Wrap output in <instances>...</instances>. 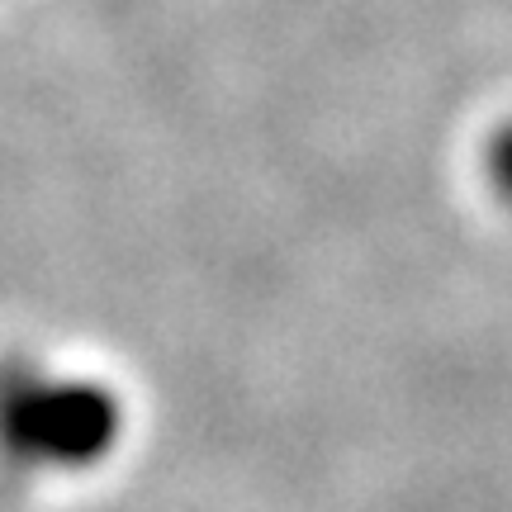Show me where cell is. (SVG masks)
<instances>
[{
	"mask_svg": "<svg viewBox=\"0 0 512 512\" xmlns=\"http://www.w3.org/2000/svg\"><path fill=\"white\" fill-rule=\"evenodd\" d=\"M124 437L128 403L105 375L43 356L0 361V465L15 475H91Z\"/></svg>",
	"mask_w": 512,
	"mask_h": 512,
	"instance_id": "cell-1",
	"label": "cell"
},
{
	"mask_svg": "<svg viewBox=\"0 0 512 512\" xmlns=\"http://www.w3.org/2000/svg\"><path fill=\"white\" fill-rule=\"evenodd\" d=\"M484 166H489V181L503 200L512 204V119L489 138V152H484Z\"/></svg>",
	"mask_w": 512,
	"mask_h": 512,
	"instance_id": "cell-2",
	"label": "cell"
}]
</instances>
